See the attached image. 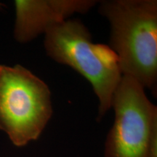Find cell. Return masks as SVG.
<instances>
[{
	"mask_svg": "<svg viewBox=\"0 0 157 157\" xmlns=\"http://www.w3.org/2000/svg\"><path fill=\"white\" fill-rule=\"evenodd\" d=\"M99 12L111 25L109 47L122 76L156 95V0H105L100 2Z\"/></svg>",
	"mask_w": 157,
	"mask_h": 157,
	"instance_id": "cell-1",
	"label": "cell"
},
{
	"mask_svg": "<svg viewBox=\"0 0 157 157\" xmlns=\"http://www.w3.org/2000/svg\"><path fill=\"white\" fill-rule=\"evenodd\" d=\"M44 35L48 56L74 68L92 84L99 101L97 119L101 120L111 108L122 77L117 56L108 45L93 43L89 30L78 19L52 25Z\"/></svg>",
	"mask_w": 157,
	"mask_h": 157,
	"instance_id": "cell-2",
	"label": "cell"
},
{
	"mask_svg": "<svg viewBox=\"0 0 157 157\" xmlns=\"http://www.w3.org/2000/svg\"><path fill=\"white\" fill-rule=\"evenodd\" d=\"M52 115L44 81L21 65H0V130L17 147L36 140Z\"/></svg>",
	"mask_w": 157,
	"mask_h": 157,
	"instance_id": "cell-3",
	"label": "cell"
},
{
	"mask_svg": "<svg viewBox=\"0 0 157 157\" xmlns=\"http://www.w3.org/2000/svg\"><path fill=\"white\" fill-rule=\"evenodd\" d=\"M115 112L104 157H157V108L134 78L122 76L113 96Z\"/></svg>",
	"mask_w": 157,
	"mask_h": 157,
	"instance_id": "cell-4",
	"label": "cell"
},
{
	"mask_svg": "<svg viewBox=\"0 0 157 157\" xmlns=\"http://www.w3.org/2000/svg\"><path fill=\"white\" fill-rule=\"evenodd\" d=\"M95 0H16L14 36L18 42L33 40L74 13H87Z\"/></svg>",
	"mask_w": 157,
	"mask_h": 157,
	"instance_id": "cell-5",
	"label": "cell"
}]
</instances>
